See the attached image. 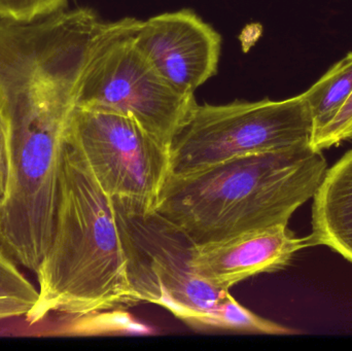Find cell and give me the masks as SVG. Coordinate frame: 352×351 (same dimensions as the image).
<instances>
[{"mask_svg":"<svg viewBox=\"0 0 352 351\" xmlns=\"http://www.w3.org/2000/svg\"><path fill=\"white\" fill-rule=\"evenodd\" d=\"M316 245L311 235L297 237L287 225H278L208 245H188L186 263L211 286L230 290L248 278L285 269L296 253Z\"/></svg>","mask_w":352,"mask_h":351,"instance_id":"52a82bcc","label":"cell"},{"mask_svg":"<svg viewBox=\"0 0 352 351\" xmlns=\"http://www.w3.org/2000/svg\"><path fill=\"white\" fill-rule=\"evenodd\" d=\"M38 299L39 291L0 249V321L26 317Z\"/></svg>","mask_w":352,"mask_h":351,"instance_id":"7c38bea8","label":"cell"},{"mask_svg":"<svg viewBox=\"0 0 352 351\" xmlns=\"http://www.w3.org/2000/svg\"><path fill=\"white\" fill-rule=\"evenodd\" d=\"M327 170L322 150L307 144L169 175L153 216L190 245L289 225L314 197Z\"/></svg>","mask_w":352,"mask_h":351,"instance_id":"7a4b0ae2","label":"cell"},{"mask_svg":"<svg viewBox=\"0 0 352 351\" xmlns=\"http://www.w3.org/2000/svg\"><path fill=\"white\" fill-rule=\"evenodd\" d=\"M68 0H0V19L31 22L65 10Z\"/></svg>","mask_w":352,"mask_h":351,"instance_id":"4fadbf2b","label":"cell"},{"mask_svg":"<svg viewBox=\"0 0 352 351\" xmlns=\"http://www.w3.org/2000/svg\"><path fill=\"white\" fill-rule=\"evenodd\" d=\"M314 122L301 95L285 100L197 103L169 148L170 175L184 177L250 155L310 144Z\"/></svg>","mask_w":352,"mask_h":351,"instance_id":"277c9868","label":"cell"},{"mask_svg":"<svg viewBox=\"0 0 352 351\" xmlns=\"http://www.w3.org/2000/svg\"><path fill=\"white\" fill-rule=\"evenodd\" d=\"M66 141L80 152L103 191L125 216H154L170 175V154L140 123L120 113L76 106Z\"/></svg>","mask_w":352,"mask_h":351,"instance_id":"5b68a950","label":"cell"},{"mask_svg":"<svg viewBox=\"0 0 352 351\" xmlns=\"http://www.w3.org/2000/svg\"><path fill=\"white\" fill-rule=\"evenodd\" d=\"M10 132L8 117L0 104V202L6 195L10 177Z\"/></svg>","mask_w":352,"mask_h":351,"instance_id":"9a60e30c","label":"cell"},{"mask_svg":"<svg viewBox=\"0 0 352 351\" xmlns=\"http://www.w3.org/2000/svg\"><path fill=\"white\" fill-rule=\"evenodd\" d=\"M352 139V127L349 129V131L347 132L346 136H345V140Z\"/></svg>","mask_w":352,"mask_h":351,"instance_id":"2e32d148","label":"cell"},{"mask_svg":"<svg viewBox=\"0 0 352 351\" xmlns=\"http://www.w3.org/2000/svg\"><path fill=\"white\" fill-rule=\"evenodd\" d=\"M148 255L150 303L165 307L188 325L219 306L228 290L214 288L190 270L186 263L188 249L182 261L178 253L167 251L166 247H159Z\"/></svg>","mask_w":352,"mask_h":351,"instance_id":"ba28073f","label":"cell"},{"mask_svg":"<svg viewBox=\"0 0 352 351\" xmlns=\"http://www.w3.org/2000/svg\"><path fill=\"white\" fill-rule=\"evenodd\" d=\"M138 21L107 22L82 70L76 106L132 117L169 148L196 99L170 86L138 49Z\"/></svg>","mask_w":352,"mask_h":351,"instance_id":"3957f363","label":"cell"},{"mask_svg":"<svg viewBox=\"0 0 352 351\" xmlns=\"http://www.w3.org/2000/svg\"><path fill=\"white\" fill-rule=\"evenodd\" d=\"M351 95L352 52L302 93L314 122L311 139L334 120Z\"/></svg>","mask_w":352,"mask_h":351,"instance_id":"30bf717a","label":"cell"},{"mask_svg":"<svg viewBox=\"0 0 352 351\" xmlns=\"http://www.w3.org/2000/svg\"><path fill=\"white\" fill-rule=\"evenodd\" d=\"M134 41L170 86L194 94L217 71L221 35L188 10L138 21Z\"/></svg>","mask_w":352,"mask_h":351,"instance_id":"8992f818","label":"cell"},{"mask_svg":"<svg viewBox=\"0 0 352 351\" xmlns=\"http://www.w3.org/2000/svg\"><path fill=\"white\" fill-rule=\"evenodd\" d=\"M310 235L352 264V148L327 170L314 195Z\"/></svg>","mask_w":352,"mask_h":351,"instance_id":"9c48e42d","label":"cell"},{"mask_svg":"<svg viewBox=\"0 0 352 351\" xmlns=\"http://www.w3.org/2000/svg\"><path fill=\"white\" fill-rule=\"evenodd\" d=\"M352 127V95L337 113L332 122L318 135L312 138L310 144L316 150H324L345 140L347 132Z\"/></svg>","mask_w":352,"mask_h":351,"instance_id":"5bb4252c","label":"cell"},{"mask_svg":"<svg viewBox=\"0 0 352 351\" xmlns=\"http://www.w3.org/2000/svg\"><path fill=\"white\" fill-rule=\"evenodd\" d=\"M125 218L66 141L53 240L35 271L39 299L29 325L52 313L85 317L146 302L150 272Z\"/></svg>","mask_w":352,"mask_h":351,"instance_id":"6da1fadb","label":"cell"},{"mask_svg":"<svg viewBox=\"0 0 352 351\" xmlns=\"http://www.w3.org/2000/svg\"><path fill=\"white\" fill-rule=\"evenodd\" d=\"M190 326L264 335L291 336L301 333L298 330L258 317L250 309L242 306L230 294L229 290L226 291L217 308L206 315L197 317Z\"/></svg>","mask_w":352,"mask_h":351,"instance_id":"8fae6325","label":"cell"}]
</instances>
